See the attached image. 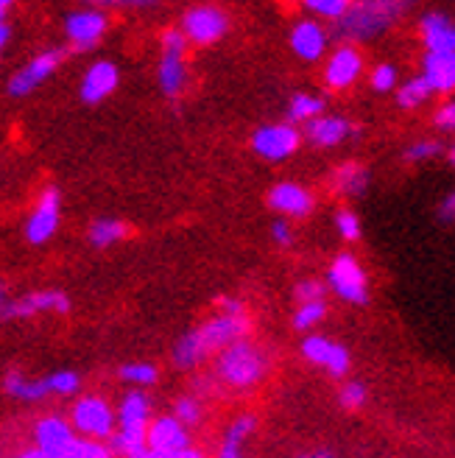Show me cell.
<instances>
[{
  "mask_svg": "<svg viewBox=\"0 0 455 458\" xmlns=\"http://www.w3.org/2000/svg\"><path fill=\"white\" fill-rule=\"evenodd\" d=\"M268 372V355L255 341H235L215 358V380L235 388V392H249L263 383Z\"/></svg>",
  "mask_w": 455,
  "mask_h": 458,
  "instance_id": "cell-1",
  "label": "cell"
},
{
  "mask_svg": "<svg viewBox=\"0 0 455 458\" xmlns=\"http://www.w3.org/2000/svg\"><path fill=\"white\" fill-rule=\"evenodd\" d=\"M402 4H392V0H367V4H350L347 14L335 22V34L341 39L352 42H367L389 31L397 17L402 14Z\"/></svg>",
  "mask_w": 455,
  "mask_h": 458,
  "instance_id": "cell-2",
  "label": "cell"
},
{
  "mask_svg": "<svg viewBox=\"0 0 455 458\" xmlns=\"http://www.w3.org/2000/svg\"><path fill=\"white\" fill-rule=\"evenodd\" d=\"M71 425L84 439H93V442L112 439V433L118 430V411H112V405L104 397L87 394L76 400L71 411Z\"/></svg>",
  "mask_w": 455,
  "mask_h": 458,
  "instance_id": "cell-3",
  "label": "cell"
},
{
  "mask_svg": "<svg viewBox=\"0 0 455 458\" xmlns=\"http://www.w3.org/2000/svg\"><path fill=\"white\" fill-rule=\"evenodd\" d=\"M327 288H333L341 300L350 305H367L369 302V280L363 266L355 255H338L327 268Z\"/></svg>",
  "mask_w": 455,
  "mask_h": 458,
  "instance_id": "cell-4",
  "label": "cell"
},
{
  "mask_svg": "<svg viewBox=\"0 0 455 458\" xmlns=\"http://www.w3.org/2000/svg\"><path fill=\"white\" fill-rule=\"evenodd\" d=\"M185 48L188 39L181 34V29H168L163 34V59H159V87H163L165 96H179L185 89L188 79V67H185Z\"/></svg>",
  "mask_w": 455,
  "mask_h": 458,
  "instance_id": "cell-5",
  "label": "cell"
},
{
  "mask_svg": "<svg viewBox=\"0 0 455 458\" xmlns=\"http://www.w3.org/2000/svg\"><path fill=\"white\" fill-rule=\"evenodd\" d=\"M204 347H207V352L218 355L223 352L226 347H232L235 341H243L249 335V330H252V322H249V313H215L213 318H207L201 327H196Z\"/></svg>",
  "mask_w": 455,
  "mask_h": 458,
  "instance_id": "cell-6",
  "label": "cell"
},
{
  "mask_svg": "<svg viewBox=\"0 0 455 458\" xmlns=\"http://www.w3.org/2000/svg\"><path fill=\"white\" fill-rule=\"evenodd\" d=\"M302 146V134L291 123H265L252 134V148L271 163H282Z\"/></svg>",
  "mask_w": 455,
  "mask_h": 458,
  "instance_id": "cell-7",
  "label": "cell"
},
{
  "mask_svg": "<svg viewBox=\"0 0 455 458\" xmlns=\"http://www.w3.org/2000/svg\"><path fill=\"white\" fill-rule=\"evenodd\" d=\"M226 29H230V17H226L218 6H193L181 17V34L188 42L196 45H213L218 42Z\"/></svg>",
  "mask_w": 455,
  "mask_h": 458,
  "instance_id": "cell-8",
  "label": "cell"
},
{
  "mask_svg": "<svg viewBox=\"0 0 455 458\" xmlns=\"http://www.w3.org/2000/svg\"><path fill=\"white\" fill-rule=\"evenodd\" d=\"M302 355L327 369L333 377H347L350 366H352V355L344 344H338L333 338H324V335H308L302 338Z\"/></svg>",
  "mask_w": 455,
  "mask_h": 458,
  "instance_id": "cell-9",
  "label": "cell"
},
{
  "mask_svg": "<svg viewBox=\"0 0 455 458\" xmlns=\"http://www.w3.org/2000/svg\"><path fill=\"white\" fill-rule=\"evenodd\" d=\"M360 71H363L360 51L355 48V45L341 42L338 48L330 54L327 64H324V84L330 89H347L350 84L358 81Z\"/></svg>",
  "mask_w": 455,
  "mask_h": 458,
  "instance_id": "cell-10",
  "label": "cell"
},
{
  "mask_svg": "<svg viewBox=\"0 0 455 458\" xmlns=\"http://www.w3.org/2000/svg\"><path fill=\"white\" fill-rule=\"evenodd\" d=\"M59 62H62V51H56V48L37 54L26 67H20V71L9 79V93L17 96V98L34 93V89L56 71Z\"/></svg>",
  "mask_w": 455,
  "mask_h": 458,
  "instance_id": "cell-11",
  "label": "cell"
},
{
  "mask_svg": "<svg viewBox=\"0 0 455 458\" xmlns=\"http://www.w3.org/2000/svg\"><path fill=\"white\" fill-rule=\"evenodd\" d=\"M146 439H148V450H154L159 455H171V453L190 447V430L181 425L173 414L171 417H156L148 425Z\"/></svg>",
  "mask_w": 455,
  "mask_h": 458,
  "instance_id": "cell-12",
  "label": "cell"
},
{
  "mask_svg": "<svg viewBox=\"0 0 455 458\" xmlns=\"http://www.w3.org/2000/svg\"><path fill=\"white\" fill-rule=\"evenodd\" d=\"M59 191L56 188H45L39 201H37V208L26 224V238L31 243H45V241H51V235L56 233V226H59Z\"/></svg>",
  "mask_w": 455,
  "mask_h": 458,
  "instance_id": "cell-13",
  "label": "cell"
},
{
  "mask_svg": "<svg viewBox=\"0 0 455 458\" xmlns=\"http://www.w3.org/2000/svg\"><path fill=\"white\" fill-rule=\"evenodd\" d=\"M268 204L282 218H308L313 213V193L297 182H277L268 191Z\"/></svg>",
  "mask_w": 455,
  "mask_h": 458,
  "instance_id": "cell-14",
  "label": "cell"
},
{
  "mask_svg": "<svg viewBox=\"0 0 455 458\" xmlns=\"http://www.w3.org/2000/svg\"><path fill=\"white\" fill-rule=\"evenodd\" d=\"M71 310V300L62 291H34L26 293L22 300H14L6 305L4 318H29L37 313H67Z\"/></svg>",
  "mask_w": 455,
  "mask_h": 458,
  "instance_id": "cell-15",
  "label": "cell"
},
{
  "mask_svg": "<svg viewBox=\"0 0 455 458\" xmlns=\"http://www.w3.org/2000/svg\"><path fill=\"white\" fill-rule=\"evenodd\" d=\"M34 442H37V450L45 458H59L67 447L76 442V433H73V425L67 420L45 417L34 428Z\"/></svg>",
  "mask_w": 455,
  "mask_h": 458,
  "instance_id": "cell-16",
  "label": "cell"
},
{
  "mask_svg": "<svg viewBox=\"0 0 455 458\" xmlns=\"http://www.w3.org/2000/svg\"><path fill=\"white\" fill-rule=\"evenodd\" d=\"M104 31H106V17L96 9L73 12L64 17V34L79 51L93 48V45L104 37Z\"/></svg>",
  "mask_w": 455,
  "mask_h": 458,
  "instance_id": "cell-17",
  "label": "cell"
},
{
  "mask_svg": "<svg viewBox=\"0 0 455 458\" xmlns=\"http://www.w3.org/2000/svg\"><path fill=\"white\" fill-rule=\"evenodd\" d=\"M327 42H330V34L318 20H299L297 26L291 29V48L305 62L322 59L327 51Z\"/></svg>",
  "mask_w": 455,
  "mask_h": 458,
  "instance_id": "cell-18",
  "label": "cell"
},
{
  "mask_svg": "<svg viewBox=\"0 0 455 458\" xmlns=\"http://www.w3.org/2000/svg\"><path fill=\"white\" fill-rule=\"evenodd\" d=\"M350 134H358V129L347 118H341V114H322V118H316L305 126L308 143H313L316 148H333L338 143H344Z\"/></svg>",
  "mask_w": 455,
  "mask_h": 458,
  "instance_id": "cell-19",
  "label": "cell"
},
{
  "mask_svg": "<svg viewBox=\"0 0 455 458\" xmlns=\"http://www.w3.org/2000/svg\"><path fill=\"white\" fill-rule=\"evenodd\" d=\"M422 79L436 96L455 93V51L447 54H425Z\"/></svg>",
  "mask_w": 455,
  "mask_h": 458,
  "instance_id": "cell-20",
  "label": "cell"
},
{
  "mask_svg": "<svg viewBox=\"0 0 455 458\" xmlns=\"http://www.w3.org/2000/svg\"><path fill=\"white\" fill-rule=\"evenodd\" d=\"M118 81H121L118 67L112 64V62H96V64H89V71L81 79V98L87 104H98L109 93H115Z\"/></svg>",
  "mask_w": 455,
  "mask_h": 458,
  "instance_id": "cell-21",
  "label": "cell"
},
{
  "mask_svg": "<svg viewBox=\"0 0 455 458\" xmlns=\"http://www.w3.org/2000/svg\"><path fill=\"white\" fill-rule=\"evenodd\" d=\"M419 31L425 39L427 54H447L455 51V26L450 22L447 14L439 12H427L419 22Z\"/></svg>",
  "mask_w": 455,
  "mask_h": 458,
  "instance_id": "cell-22",
  "label": "cell"
},
{
  "mask_svg": "<svg viewBox=\"0 0 455 458\" xmlns=\"http://www.w3.org/2000/svg\"><path fill=\"white\" fill-rule=\"evenodd\" d=\"M151 425V400L146 392L134 388L118 405V430H148Z\"/></svg>",
  "mask_w": 455,
  "mask_h": 458,
  "instance_id": "cell-23",
  "label": "cell"
},
{
  "mask_svg": "<svg viewBox=\"0 0 455 458\" xmlns=\"http://www.w3.org/2000/svg\"><path fill=\"white\" fill-rule=\"evenodd\" d=\"M369 171L363 168L360 163H344L338 165L330 176V185H333V193L344 196V199H358L367 193L369 188Z\"/></svg>",
  "mask_w": 455,
  "mask_h": 458,
  "instance_id": "cell-24",
  "label": "cell"
},
{
  "mask_svg": "<svg viewBox=\"0 0 455 458\" xmlns=\"http://www.w3.org/2000/svg\"><path fill=\"white\" fill-rule=\"evenodd\" d=\"M255 430H257V417L255 414L238 417L230 428H226V437L221 442L218 458H243V445Z\"/></svg>",
  "mask_w": 455,
  "mask_h": 458,
  "instance_id": "cell-25",
  "label": "cell"
},
{
  "mask_svg": "<svg viewBox=\"0 0 455 458\" xmlns=\"http://www.w3.org/2000/svg\"><path fill=\"white\" fill-rule=\"evenodd\" d=\"M207 358H210V352H207V347H204L198 330H188L173 344V363L179 366V369H196V366Z\"/></svg>",
  "mask_w": 455,
  "mask_h": 458,
  "instance_id": "cell-26",
  "label": "cell"
},
{
  "mask_svg": "<svg viewBox=\"0 0 455 458\" xmlns=\"http://www.w3.org/2000/svg\"><path fill=\"white\" fill-rule=\"evenodd\" d=\"M324 109H327V98L313 96V93H297L288 104V121L285 123H291V126L305 123L308 126L310 121L322 118Z\"/></svg>",
  "mask_w": 455,
  "mask_h": 458,
  "instance_id": "cell-27",
  "label": "cell"
},
{
  "mask_svg": "<svg viewBox=\"0 0 455 458\" xmlns=\"http://www.w3.org/2000/svg\"><path fill=\"white\" fill-rule=\"evenodd\" d=\"M4 388H6V392H9L12 397H17V400H29V403L42 400L45 394H51V392H48V383H45V380H29L26 375L17 372V369L6 372Z\"/></svg>",
  "mask_w": 455,
  "mask_h": 458,
  "instance_id": "cell-28",
  "label": "cell"
},
{
  "mask_svg": "<svg viewBox=\"0 0 455 458\" xmlns=\"http://www.w3.org/2000/svg\"><path fill=\"white\" fill-rule=\"evenodd\" d=\"M148 433V430H146ZM143 430H115L112 433V445L109 450L118 453L123 458H140L148 450V439Z\"/></svg>",
  "mask_w": 455,
  "mask_h": 458,
  "instance_id": "cell-29",
  "label": "cell"
},
{
  "mask_svg": "<svg viewBox=\"0 0 455 458\" xmlns=\"http://www.w3.org/2000/svg\"><path fill=\"white\" fill-rule=\"evenodd\" d=\"M430 96H434V89L427 87V81L422 76H414V79H408L400 89H397V104L402 109H417L422 106Z\"/></svg>",
  "mask_w": 455,
  "mask_h": 458,
  "instance_id": "cell-30",
  "label": "cell"
},
{
  "mask_svg": "<svg viewBox=\"0 0 455 458\" xmlns=\"http://www.w3.org/2000/svg\"><path fill=\"white\" fill-rule=\"evenodd\" d=\"M123 235H126V226L118 218H98L93 226H89V243L98 249L118 243Z\"/></svg>",
  "mask_w": 455,
  "mask_h": 458,
  "instance_id": "cell-31",
  "label": "cell"
},
{
  "mask_svg": "<svg viewBox=\"0 0 455 458\" xmlns=\"http://www.w3.org/2000/svg\"><path fill=\"white\" fill-rule=\"evenodd\" d=\"M173 417L185 425L188 430L190 428H196L198 422H201V417H204V408H201V400L196 397V394H185V397H179L176 403H173Z\"/></svg>",
  "mask_w": 455,
  "mask_h": 458,
  "instance_id": "cell-32",
  "label": "cell"
},
{
  "mask_svg": "<svg viewBox=\"0 0 455 458\" xmlns=\"http://www.w3.org/2000/svg\"><path fill=\"white\" fill-rule=\"evenodd\" d=\"M327 316V302H308L299 305L293 313V327L297 330H313L316 325H322Z\"/></svg>",
  "mask_w": 455,
  "mask_h": 458,
  "instance_id": "cell-33",
  "label": "cell"
},
{
  "mask_svg": "<svg viewBox=\"0 0 455 458\" xmlns=\"http://www.w3.org/2000/svg\"><path fill=\"white\" fill-rule=\"evenodd\" d=\"M59 458H112V450L104 442L93 439H76Z\"/></svg>",
  "mask_w": 455,
  "mask_h": 458,
  "instance_id": "cell-34",
  "label": "cell"
},
{
  "mask_svg": "<svg viewBox=\"0 0 455 458\" xmlns=\"http://www.w3.org/2000/svg\"><path fill=\"white\" fill-rule=\"evenodd\" d=\"M305 9L316 17H324V20H333L338 22L341 17L347 14L350 4L347 0H305Z\"/></svg>",
  "mask_w": 455,
  "mask_h": 458,
  "instance_id": "cell-35",
  "label": "cell"
},
{
  "mask_svg": "<svg viewBox=\"0 0 455 458\" xmlns=\"http://www.w3.org/2000/svg\"><path fill=\"white\" fill-rule=\"evenodd\" d=\"M367 397H369L367 386L358 383V380H347L344 386H341V392H338V403H341V408H344V411L363 408V405H367Z\"/></svg>",
  "mask_w": 455,
  "mask_h": 458,
  "instance_id": "cell-36",
  "label": "cell"
},
{
  "mask_svg": "<svg viewBox=\"0 0 455 458\" xmlns=\"http://www.w3.org/2000/svg\"><path fill=\"white\" fill-rule=\"evenodd\" d=\"M121 377L134 386H151V383H156L159 372L154 363H126V366H121Z\"/></svg>",
  "mask_w": 455,
  "mask_h": 458,
  "instance_id": "cell-37",
  "label": "cell"
},
{
  "mask_svg": "<svg viewBox=\"0 0 455 458\" xmlns=\"http://www.w3.org/2000/svg\"><path fill=\"white\" fill-rule=\"evenodd\" d=\"M45 383H48V392L51 394H62V397H67V394H76L79 392V375L76 372H71V369H64V372H54V375H48L45 377Z\"/></svg>",
  "mask_w": 455,
  "mask_h": 458,
  "instance_id": "cell-38",
  "label": "cell"
},
{
  "mask_svg": "<svg viewBox=\"0 0 455 458\" xmlns=\"http://www.w3.org/2000/svg\"><path fill=\"white\" fill-rule=\"evenodd\" d=\"M293 296H297L299 305H308V302H324L327 296V283L322 280H302L293 288Z\"/></svg>",
  "mask_w": 455,
  "mask_h": 458,
  "instance_id": "cell-39",
  "label": "cell"
},
{
  "mask_svg": "<svg viewBox=\"0 0 455 458\" xmlns=\"http://www.w3.org/2000/svg\"><path fill=\"white\" fill-rule=\"evenodd\" d=\"M335 229L347 243H355L360 238V218L352 210L344 208V210H338V216H335Z\"/></svg>",
  "mask_w": 455,
  "mask_h": 458,
  "instance_id": "cell-40",
  "label": "cell"
},
{
  "mask_svg": "<svg viewBox=\"0 0 455 458\" xmlns=\"http://www.w3.org/2000/svg\"><path fill=\"white\" fill-rule=\"evenodd\" d=\"M369 81H372L375 93H392V89L397 87V67L394 64H377L369 76Z\"/></svg>",
  "mask_w": 455,
  "mask_h": 458,
  "instance_id": "cell-41",
  "label": "cell"
},
{
  "mask_svg": "<svg viewBox=\"0 0 455 458\" xmlns=\"http://www.w3.org/2000/svg\"><path fill=\"white\" fill-rule=\"evenodd\" d=\"M444 151V146L439 140H417L411 148L405 151V157L411 159V163H422V159H430V157H439Z\"/></svg>",
  "mask_w": 455,
  "mask_h": 458,
  "instance_id": "cell-42",
  "label": "cell"
},
{
  "mask_svg": "<svg viewBox=\"0 0 455 458\" xmlns=\"http://www.w3.org/2000/svg\"><path fill=\"white\" fill-rule=\"evenodd\" d=\"M434 123L442 131H455V101H444L436 112H434Z\"/></svg>",
  "mask_w": 455,
  "mask_h": 458,
  "instance_id": "cell-43",
  "label": "cell"
},
{
  "mask_svg": "<svg viewBox=\"0 0 455 458\" xmlns=\"http://www.w3.org/2000/svg\"><path fill=\"white\" fill-rule=\"evenodd\" d=\"M271 235H274V241L280 243V246H291L293 243V233H291V224L285 221V218H280V221H274V226H271Z\"/></svg>",
  "mask_w": 455,
  "mask_h": 458,
  "instance_id": "cell-44",
  "label": "cell"
},
{
  "mask_svg": "<svg viewBox=\"0 0 455 458\" xmlns=\"http://www.w3.org/2000/svg\"><path fill=\"white\" fill-rule=\"evenodd\" d=\"M218 310L221 313H246L243 302L235 300V296H221V300H218Z\"/></svg>",
  "mask_w": 455,
  "mask_h": 458,
  "instance_id": "cell-45",
  "label": "cell"
},
{
  "mask_svg": "<svg viewBox=\"0 0 455 458\" xmlns=\"http://www.w3.org/2000/svg\"><path fill=\"white\" fill-rule=\"evenodd\" d=\"M439 216L444 221H455V191L450 196H444V201L439 204Z\"/></svg>",
  "mask_w": 455,
  "mask_h": 458,
  "instance_id": "cell-46",
  "label": "cell"
},
{
  "mask_svg": "<svg viewBox=\"0 0 455 458\" xmlns=\"http://www.w3.org/2000/svg\"><path fill=\"white\" fill-rule=\"evenodd\" d=\"M163 458H207L201 450L196 447H188V450H179V453H171V455H163Z\"/></svg>",
  "mask_w": 455,
  "mask_h": 458,
  "instance_id": "cell-47",
  "label": "cell"
},
{
  "mask_svg": "<svg viewBox=\"0 0 455 458\" xmlns=\"http://www.w3.org/2000/svg\"><path fill=\"white\" fill-rule=\"evenodd\" d=\"M297 458H335V455H333V450H308Z\"/></svg>",
  "mask_w": 455,
  "mask_h": 458,
  "instance_id": "cell-48",
  "label": "cell"
},
{
  "mask_svg": "<svg viewBox=\"0 0 455 458\" xmlns=\"http://www.w3.org/2000/svg\"><path fill=\"white\" fill-rule=\"evenodd\" d=\"M6 42H9V26H6V22H0V51H4Z\"/></svg>",
  "mask_w": 455,
  "mask_h": 458,
  "instance_id": "cell-49",
  "label": "cell"
},
{
  "mask_svg": "<svg viewBox=\"0 0 455 458\" xmlns=\"http://www.w3.org/2000/svg\"><path fill=\"white\" fill-rule=\"evenodd\" d=\"M14 458H45L37 447H31V450H22L20 455H14Z\"/></svg>",
  "mask_w": 455,
  "mask_h": 458,
  "instance_id": "cell-50",
  "label": "cell"
},
{
  "mask_svg": "<svg viewBox=\"0 0 455 458\" xmlns=\"http://www.w3.org/2000/svg\"><path fill=\"white\" fill-rule=\"evenodd\" d=\"M6 305H9V300H6V288H4V285H0V316H4Z\"/></svg>",
  "mask_w": 455,
  "mask_h": 458,
  "instance_id": "cell-51",
  "label": "cell"
},
{
  "mask_svg": "<svg viewBox=\"0 0 455 458\" xmlns=\"http://www.w3.org/2000/svg\"><path fill=\"white\" fill-rule=\"evenodd\" d=\"M6 9H9V4H6V0H0V22H6L4 17H6Z\"/></svg>",
  "mask_w": 455,
  "mask_h": 458,
  "instance_id": "cell-52",
  "label": "cell"
},
{
  "mask_svg": "<svg viewBox=\"0 0 455 458\" xmlns=\"http://www.w3.org/2000/svg\"><path fill=\"white\" fill-rule=\"evenodd\" d=\"M140 458H163V455H159V453H154V450H146Z\"/></svg>",
  "mask_w": 455,
  "mask_h": 458,
  "instance_id": "cell-53",
  "label": "cell"
},
{
  "mask_svg": "<svg viewBox=\"0 0 455 458\" xmlns=\"http://www.w3.org/2000/svg\"><path fill=\"white\" fill-rule=\"evenodd\" d=\"M447 154H450V163H452V165H455V143H452V146H450V151H447Z\"/></svg>",
  "mask_w": 455,
  "mask_h": 458,
  "instance_id": "cell-54",
  "label": "cell"
}]
</instances>
